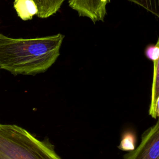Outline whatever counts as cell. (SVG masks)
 <instances>
[{"mask_svg": "<svg viewBox=\"0 0 159 159\" xmlns=\"http://www.w3.org/2000/svg\"><path fill=\"white\" fill-rule=\"evenodd\" d=\"M111 0H68L69 7L79 16L89 19L94 24L104 22L107 14L106 7Z\"/></svg>", "mask_w": 159, "mask_h": 159, "instance_id": "obj_4", "label": "cell"}, {"mask_svg": "<svg viewBox=\"0 0 159 159\" xmlns=\"http://www.w3.org/2000/svg\"><path fill=\"white\" fill-rule=\"evenodd\" d=\"M124 159H159V120L142 135L139 145L124 155Z\"/></svg>", "mask_w": 159, "mask_h": 159, "instance_id": "obj_3", "label": "cell"}, {"mask_svg": "<svg viewBox=\"0 0 159 159\" xmlns=\"http://www.w3.org/2000/svg\"><path fill=\"white\" fill-rule=\"evenodd\" d=\"M137 136L132 130H127L123 132L118 148L122 151H132L135 148Z\"/></svg>", "mask_w": 159, "mask_h": 159, "instance_id": "obj_8", "label": "cell"}, {"mask_svg": "<svg viewBox=\"0 0 159 159\" xmlns=\"http://www.w3.org/2000/svg\"><path fill=\"white\" fill-rule=\"evenodd\" d=\"M134 3L147 12L155 16L157 18L159 17V0H127Z\"/></svg>", "mask_w": 159, "mask_h": 159, "instance_id": "obj_9", "label": "cell"}, {"mask_svg": "<svg viewBox=\"0 0 159 159\" xmlns=\"http://www.w3.org/2000/svg\"><path fill=\"white\" fill-rule=\"evenodd\" d=\"M64 38L60 33L29 39L0 33V70L14 75L45 73L59 57Z\"/></svg>", "mask_w": 159, "mask_h": 159, "instance_id": "obj_1", "label": "cell"}, {"mask_svg": "<svg viewBox=\"0 0 159 159\" xmlns=\"http://www.w3.org/2000/svg\"><path fill=\"white\" fill-rule=\"evenodd\" d=\"M38 8L36 15L40 19H47L55 14L66 0H33Z\"/></svg>", "mask_w": 159, "mask_h": 159, "instance_id": "obj_6", "label": "cell"}, {"mask_svg": "<svg viewBox=\"0 0 159 159\" xmlns=\"http://www.w3.org/2000/svg\"><path fill=\"white\" fill-rule=\"evenodd\" d=\"M0 159H62L48 138L15 124H0Z\"/></svg>", "mask_w": 159, "mask_h": 159, "instance_id": "obj_2", "label": "cell"}, {"mask_svg": "<svg viewBox=\"0 0 159 159\" xmlns=\"http://www.w3.org/2000/svg\"><path fill=\"white\" fill-rule=\"evenodd\" d=\"M14 8L18 17L23 20L32 19L38 13V8L33 0H14Z\"/></svg>", "mask_w": 159, "mask_h": 159, "instance_id": "obj_7", "label": "cell"}, {"mask_svg": "<svg viewBox=\"0 0 159 159\" xmlns=\"http://www.w3.org/2000/svg\"><path fill=\"white\" fill-rule=\"evenodd\" d=\"M153 62V80L148 114L152 118L157 119L159 116V60Z\"/></svg>", "mask_w": 159, "mask_h": 159, "instance_id": "obj_5", "label": "cell"}, {"mask_svg": "<svg viewBox=\"0 0 159 159\" xmlns=\"http://www.w3.org/2000/svg\"><path fill=\"white\" fill-rule=\"evenodd\" d=\"M159 40L155 44H148L144 50L145 57L153 61L159 60Z\"/></svg>", "mask_w": 159, "mask_h": 159, "instance_id": "obj_10", "label": "cell"}]
</instances>
